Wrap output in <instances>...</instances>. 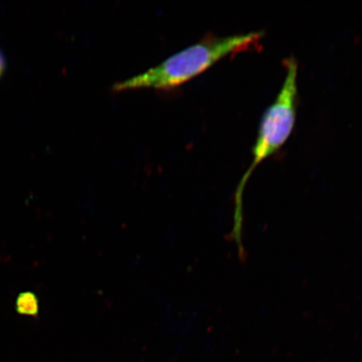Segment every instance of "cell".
<instances>
[{
    "label": "cell",
    "mask_w": 362,
    "mask_h": 362,
    "mask_svg": "<svg viewBox=\"0 0 362 362\" xmlns=\"http://www.w3.org/2000/svg\"><path fill=\"white\" fill-rule=\"evenodd\" d=\"M264 33L255 30L228 36L207 35L196 44L165 59L141 74L113 85L115 90L137 88L169 90L179 87L230 54L260 47Z\"/></svg>",
    "instance_id": "1"
},
{
    "label": "cell",
    "mask_w": 362,
    "mask_h": 362,
    "mask_svg": "<svg viewBox=\"0 0 362 362\" xmlns=\"http://www.w3.org/2000/svg\"><path fill=\"white\" fill-rule=\"evenodd\" d=\"M286 70L284 83L275 100L267 108L262 116L259 133L252 149V160L245 174L240 180L235 193V211L232 233L234 236L243 234L244 189L257 166L272 156L287 142L296 123L298 103V63L291 57L284 61Z\"/></svg>",
    "instance_id": "2"
},
{
    "label": "cell",
    "mask_w": 362,
    "mask_h": 362,
    "mask_svg": "<svg viewBox=\"0 0 362 362\" xmlns=\"http://www.w3.org/2000/svg\"><path fill=\"white\" fill-rule=\"evenodd\" d=\"M16 309L22 315L35 316L39 312V301L35 294L24 292L19 294L16 301Z\"/></svg>",
    "instance_id": "3"
},
{
    "label": "cell",
    "mask_w": 362,
    "mask_h": 362,
    "mask_svg": "<svg viewBox=\"0 0 362 362\" xmlns=\"http://www.w3.org/2000/svg\"><path fill=\"white\" fill-rule=\"evenodd\" d=\"M4 68H6V62H4L2 53L0 52V76L4 74Z\"/></svg>",
    "instance_id": "4"
}]
</instances>
